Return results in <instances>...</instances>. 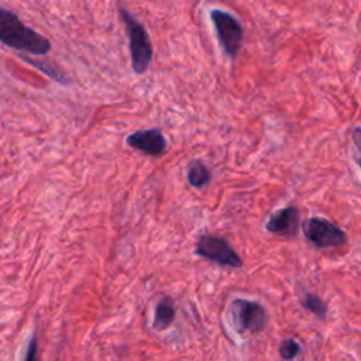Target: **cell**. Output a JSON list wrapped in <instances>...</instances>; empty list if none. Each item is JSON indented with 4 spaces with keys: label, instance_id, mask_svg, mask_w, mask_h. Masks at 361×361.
<instances>
[{
    "label": "cell",
    "instance_id": "obj_4",
    "mask_svg": "<svg viewBox=\"0 0 361 361\" xmlns=\"http://www.w3.org/2000/svg\"><path fill=\"white\" fill-rule=\"evenodd\" d=\"M210 17L224 54L230 58H235L243 41V27L240 21L223 10H212Z\"/></svg>",
    "mask_w": 361,
    "mask_h": 361
},
{
    "label": "cell",
    "instance_id": "obj_2",
    "mask_svg": "<svg viewBox=\"0 0 361 361\" xmlns=\"http://www.w3.org/2000/svg\"><path fill=\"white\" fill-rule=\"evenodd\" d=\"M120 16L123 18L126 32L130 42V55H131V66L137 75H142L148 71L152 61V45L144 25L134 18L131 13L126 8L120 10Z\"/></svg>",
    "mask_w": 361,
    "mask_h": 361
},
{
    "label": "cell",
    "instance_id": "obj_14",
    "mask_svg": "<svg viewBox=\"0 0 361 361\" xmlns=\"http://www.w3.org/2000/svg\"><path fill=\"white\" fill-rule=\"evenodd\" d=\"M351 135H353V142H354L353 158H354L355 164L358 165V168L361 169V128H354Z\"/></svg>",
    "mask_w": 361,
    "mask_h": 361
},
{
    "label": "cell",
    "instance_id": "obj_15",
    "mask_svg": "<svg viewBox=\"0 0 361 361\" xmlns=\"http://www.w3.org/2000/svg\"><path fill=\"white\" fill-rule=\"evenodd\" d=\"M24 358L28 360V361H32V360L37 358V340H35L34 336L30 340V344H28V348H27V354L24 355Z\"/></svg>",
    "mask_w": 361,
    "mask_h": 361
},
{
    "label": "cell",
    "instance_id": "obj_5",
    "mask_svg": "<svg viewBox=\"0 0 361 361\" xmlns=\"http://www.w3.org/2000/svg\"><path fill=\"white\" fill-rule=\"evenodd\" d=\"M196 254L223 267L240 268L243 265L240 255L233 250L227 240L216 235L203 234L196 244Z\"/></svg>",
    "mask_w": 361,
    "mask_h": 361
},
{
    "label": "cell",
    "instance_id": "obj_8",
    "mask_svg": "<svg viewBox=\"0 0 361 361\" xmlns=\"http://www.w3.org/2000/svg\"><path fill=\"white\" fill-rule=\"evenodd\" d=\"M267 230L274 234L282 235H295L299 227V212L296 207H283L274 214L269 216L267 224Z\"/></svg>",
    "mask_w": 361,
    "mask_h": 361
},
{
    "label": "cell",
    "instance_id": "obj_6",
    "mask_svg": "<svg viewBox=\"0 0 361 361\" xmlns=\"http://www.w3.org/2000/svg\"><path fill=\"white\" fill-rule=\"evenodd\" d=\"M305 237L319 248L340 247L345 243V233L322 217H312L303 223Z\"/></svg>",
    "mask_w": 361,
    "mask_h": 361
},
{
    "label": "cell",
    "instance_id": "obj_12",
    "mask_svg": "<svg viewBox=\"0 0 361 361\" xmlns=\"http://www.w3.org/2000/svg\"><path fill=\"white\" fill-rule=\"evenodd\" d=\"M21 58H23L24 61H27L28 63L34 65L35 68L41 69L44 73H47L48 76H51V78L55 79V80H58V82H61V83H68V82H69L68 78L63 75V72H61L56 66H55V68H51V65H45V63H42V62H35V61H32V59H30V58H25L24 55H21Z\"/></svg>",
    "mask_w": 361,
    "mask_h": 361
},
{
    "label": "cell",
    "instance_id": "obj_10",
    "mask_svg": "<svg viewBox=\"0 0 361 361\" xmlns=\"http://www.w3.org/2000/svg\"><path fill=\"white\" fill-rule=\"evenodd\" d=\"M212 173L202 161H193L188 168V182L190 186L202 189L210 182Z\"/></svg>",
    "mask_w": 361,
    "mask_h": 361
},
{
    "label": "cell",
    "instance_id": "obj_11",
    "mask_svg": "<svg viewBox=\"0 0 361 361\" xmlns=\"http://www.w3.org/2000/svg\"><path fill=\"white\" fill-rule=\"evenodd\" d=\"M302 305H303V307H306L309 312L314 313L320 319H324L327 314L326 303L317 295H314L312 292L302 293Z\"/></svg>",
    "mask_w": 361,
    "mask_h": 361
},
{
    "label": "cell",
    "instance_id": "obj_7",
    "mask_svg": "<svg viewBox=\"0 0 361 361\" xmlns=\"http://www.w3.org/2000/svg\"><path fill=\"white\" fill-rule=\"evenodd\" d=\"M127 145L151 157H161L166 151V140L159 128L135 131L127 137Z\"/></svg>",
    "mask_w": 361,
    "mask_h": 361
},
{
    "label": "cell",
    "instance_id": "obj_9",
    "mask_svg": "<svg viewBox=\"0 0 361 361\" xmlns=\"http://www.w3.org/2000/svg\"><path fill=\"white\" fill-rule=\"evenodd\" d=\"M175 314H176V309L172 298L164 296L155 306L152 327L158 331L168 329L173 323Z\"/></svg>",
    "mask_w": 361,
    "mask_h": 361
},
{
    "label": "cell",
    "instance_id": "obj_3",
    "mask_svg": "<svg viewBox=\"0 0 361 361\" xmlns=\"http://www.w3.org/2000/svg\"><path fill=\"white\" fill-rule=\"evenodd\" d=\"M230 320L238 333H258L268 323L267 309L252 300L234 299L230 305Z\"/></svg>",
    "mask_w": 361,
    "mask_h": 361
},
{
    "label": "cell",
    "instance_id": "obj_1",
    "mask_svg": "<svg viewBox=\"0 0 361 361\" xmlns=\"http://www.w3.org/2000/svg\"><path fill=\"white\" fill-rule=\"evenodd\" d=\"M0 41L17 51H25L32 55H47L51 49L48 38L23 24L20 17L0 7Z\"/></svg>",
    "mask_w": 361,
    "mask_h": 361
},
{
    "label": "cell",
    "instance_id": "obj_13",
    "mask_svg": "<svg viewBox=\"0 0 361 361\" xmlns=\"http://www.w3.org/2000/svg\"><path fill=\"white\" fill-rule=\"evenodd\" d=\"M300 353V345L296 340L293 338H286L282 340V343L279 344V354L282 358L285 360H292L295 358L298 354Z\"/></svg>",
    "mask_w": 361,
    "mask_h": 361
}]
</instances>
